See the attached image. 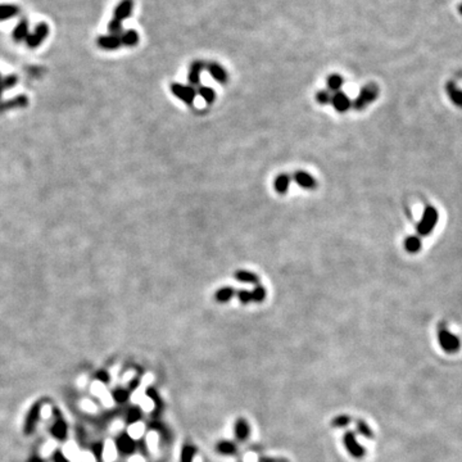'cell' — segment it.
Returning a JSON list of instances; mask_svg holds the SVG:
<instances>
[{
    "instance_id": "3",
    "label": "cell",
    "mask_w": 462,
    "mask_h": 462,
    "mask_svg": "<svg viewBox=\"0 0 462 462\" xmlns=\"http://www.w3.org/2000/svg\"><path fill=\"white\" fill-rule=\"evenodd\" d=\"M378 86L375 84H367L366 86H364V88L361 89L360 94H358V97L356 98V100L352 103V105H353L356 111H362V109H365L366 107L371 104L372 101L378 98Z\"/></svg>"
},
{
    "instance_id": "49",
    "label": "cell",
    "mask_w": 462,
    "mask_h": 462,
    "mask_svg": "<svg viewBox=\"0 0 462 462\" xmlns=\"http://www.w3.org/2000/svg\"><path fill=\"white\" fill-rule=\"evenodd\" d=\"M459 10H460V13L462 14V4H461V5H460V7H459Z\"/></svg>"
},
{
    "instance_id": "46",
    "label": "cell",
    "mask_w": 462,
    "mask_h": 462,
    "mask_svg": "<svg viewBox=\"0 0 462 462\" xmlns=\"http://www.w3.org/2000/svg\"><path fill=\"white\" fill-rule=\"evenodd\" d=\"M120 428H122V422H121V421L115 422V424H113V425L111 426L112 432H117V430H118V429H120Z\"/></svg>"
},
{
    "instance_id": "9",
    "label": "cell",
    "mask_w": 462,
    "mask_h": 462,
    "mask_svg": "<svg viewBox=\"0 0 462 462\" xmlns=\"http://www.w3.org/2000/svg\"><path fill=\"white\" fill-rule=\"evenodd\" d=\"M132 9H134V0H121L113 10V18L121 22L127 20L132 14Z\"/></svg>"
},
{
    "instance_id": "22",
    "label": "cell",
    "mask_w": 462,
    "mask_h": 462,
    "mask_svg": "<svg viewBox=\"0 0 462 462\" xmlns=\"http://www.w3.org/2000/svg\"><path fill=\"white\" fill-rule=\"evenodd\" d=\"M235 294L236 292L234 290V288L222 287L219 288L216 293H215V299H216V302H219V303H227V302L233 299Z\"/></svg>"
},
{
    "instance_id": "35",
    "label": "cell",
    "mask_w": 462,
    "mask_h": 462,
    "mask_svg": "<svg viewBox=\"0 0 462 462\" xmlns=\"http://www.w3.org/2000/svg\"><path fill=\"white\" fill-rule=\"evenodd\" d=\"M331 98H333V94H331V91L329 90H321L316 94V100H317V103H320L321 105L331 104Z\"/></svg>"
},
{
    "instance_id": "19",
    "label": "cell",
    "mask_w": 462,
    "mask_h": 462,
    "mask_svg": "<svg viewBox=\"0 0 462 462\" xmlns=\"http://www.w3.org/2000/svg\"><path fill=\"white\" fill-rule=\"evenodd\" d=\"M27 103H28V99H27V97H24V95H21V97H17V98L12 99V100L3 101V103H0V113H3V112L8 111V109L26 107Z\"/></svg>"
},
{
    "instance_id": "30",
    "label": "cell",
    "mask_w": 462,
    "mask_h": 462,
    "mask_svg": "<svg viewBox=\"0 0 462 462\" xmlns=\"http://www.w3.org/2000/svg\"><path fill=\"white\" fill-rule=\"evenodd\" d=\"M196 94H199L203 98V100L208 103V104H212L213 101L216 100V93L209 86H200L199 90L196 91Z\"/></svg>"
},
{
    "instance_id": "7",
    "label": "cell",
    "mask_w": 462,
    "mask_h": 462,
    "mask_svg": "<svg viewBox=\"0 0 462 462\" xmlns=\"http://www.w3.org/2000/svg\"><path fill=\"white\" fill-rule=\"evenodd\" d=\"M91 393L97 397H99L103 403V406L105 407H113L115 406V399L111 395V393L108 391V389L105 388V385L101 383V381H94L93 384H91Z\"/></svg>"
},
{
    "instance_id": "48",
    "label": "cell",
    "mask_w": 462,
    "mask_h": 462,
    "mask_svg": "<svg viewBox=\"0 0 462 462\" xmlns=\"http://www.w3.org/2000/svg\"><path fill=\"white\" fill-rule=\"evenodd\" d=\"M3 91H4V89L1 88V86H0V99H1V95H3Z\"/></svg>"
},
{
    "instance_id": "13",
    "label": "cell",
    "mask_w": 462,
    "mask_h": 462,
    "mask_svg": "<svg viewBox=\"0 0 462 462\" xmlns=\"http://www.w3.org/2000/svg\"><path fill=\"white\" fill-rule=\"evenodd\" d=\"M293 180L295 181V184H297L298 186L302 188V189L312 190L317 186L314 176L310 175L308 172H304V171H297V172H294Z\"/></svg>"
},
{
    "instance_id": "20",
    "label": "cell",
    "mask_w": 462,
    "mask_h": 462,
    "mask_svg": "<svg viewBox=\"0 0 462 462\" xmlns=\"http://www.w3.org/2000/svg\"><path fill=\"white\" fill-rule=\"evenodd\" d=\"M120 39H121V45L127 48H132L139 44V39H140V37H139L138 31L130 28V30L123 31L121 36H120Z\"/></svg>"
},
{
    "instance_id": "39",
    "label": "cell",
    "mask_w": 462,
    "mask_h": 462,
    "mask_svg": "<svg viewBox=\"0 0 462 462\" xmlns=\"http://www.w3.org/2000/svg\"><path fill=\"white\" fill-rule=\"evenodd\" d=\"M81 407L82 410H85L86 412H93V413L97 412V406L93 403V401H89V399H84V401L81 402Z\"/></svg>"
},
{
    "instance_id": "43",
    "label": "cell",
    "mask_w": 462,
    "mask_h": 462,
    "mask_svg": "<svg viewBox=\"0 0 462 462\" xmlns=\"http://www.w3.org/2000/svg\"><path fill=\"white\" fill-rule=\"evenodd\" d=\"M258 462H289L285 459H276V457H261Z\"/></svg>"
},
{
    "instance_id": "33",
    "label": "cell",
    "mask_w": 462,
    "mask_h": 462,
    "mask_svg": "<svg viewBox=\"0 0 462 462\" xmlns=\"http://www.w3.org/2000/svg\"><path fill=\"white\" fill-rule=\"evenodd\" d=\"M145 426L143 425L142 422H134L132 425H130L128 428L127 433L128 437L131 439H140L143 435V432H144Z\"/></svg>"
},
{
    "instance_id": "50",
    "label": "cell",
    "mask_w": 462,
    "mask_h": 462,
    "mask_svg": "<svg viewBox=\"0 0 462 462\" xmlns=\"http://www.w3.org/2000/svg\"><path fill=\"white\" fill-rule=\"evenodd\" d=\"M71 462H81V460H74V461H71Z\"/></svg>"
},
{
    "instance_id": "14",
    "label": "cell",
    "mask_w": 462,
    "mask_h": 462,
    "mask_svg": "<svg viewBox=\"0 0 462 462\" xmlns=\"http://www.w3.org/2000/svg\"><path fill=\"white\" fill-rule=\"evenodd\" d=\"M206 64L204 62L202 61H195L193 62L192 66H190L189 70V74H188V78H189L190 86H199L200 85V74H202L203 70H206Z\"/></svg>"
},
{
    "instance_id": "24",
    "label": "cell",
    "mask_w": 462,
    "mask_h": 462,
    "mask_svg": "<svg viewBox=\"0 0 462 462\" xmlns=\"http://www.w3.org/2000/svg\"><path fill=\"white\" fill-rule=\"evenodd\" d=\"M421 239H420V236L418 235H413V236H408L407 239L405 240V249L407 250L408 253L415 254L417 252L421 250Z\"/></svg>"
},
{
    "instance_id": "5",
    "label": "cell",
    "mask_w": 462,
    "mask_h": 462,
    "mask_svg": "<svg viewBox=\"0 0 462 462\" xmlns=\"http://www.w3.org/2000/svg\"><path fill=\"white\" fill-rule=\"evenodd\" d=\"M171 93L175 95L176 98L184 101L185 104L192 105L195 100L196 90L190 85H181V84H172L171 85Z\"/></svg>"
},
{
    "instance_id": "8",
    "label": "cell",
    "mask_w": 462,
    "mask_h": 462,
    "mask_svg": "<svg viewBox=\"0 0 462 462\" xmlns=\"http://www.w3.org/2000/svg\"><path fill=\"white\" fill-rule=\"evenodd\" d=\"M234 437L238 442L243 443L250 437V425L245 418L239 417L234 422Z\"/></svg>"
},
{
    "instance_id": "44",
    "label": "cell",
    "mask_w": 462,
    "mask_h": 462,
    "mask_svg": "<svg viewBox=\"0 0 462 462\" xmlns=\"http://www.w3.org/2000/svg\"><path fill=\"white\" fill-rule=\"evenodd\" d=\"M134 376H135V372H134V371L127 372V374H126L125 376H123V379H122V383H128V381L131 380V379L134 378Z\"/></svg>"
},
{
    "instance_id": "47",
    "label": "cell",
    "mask_w": 462,
    "mask_h": 462,
    "mask_svg": "<svg viewBox=\"0 0 462 462\" xmlns=\"http://www.w3.org/2000/svg\"><path fill=\"white\" fill-rule=\"evenodd\" d=\"M77 384L80 385V387H84V385L86 384V376H81V378L78 379Z\"/></svg>"
},
{
    "instance_id": "34",
    "label": "cell",
    "mask_w": 462,
    "mask_h": 462,
    "mask_svg": "<svg viewBox=\"0 0 462 462\" xmlns=\"http://www.w3.org/2000/svg\"><path fill=\"white\" fill-rule=\"evenodd\" d=\"M108 31H109V35L121 36V34L123 32L121 21H117V20H115V18H112L108 24Z\"/></svg>"
},
{
    "instance_id": "10",
    "label": "cell",
    "mask_w": 462,
    "mask_h": 462,
    "mask_svg": "<svg viewBox=\"0 0 462 462\" xmlns=\"http://www.w3.org/2000/svg\"><path fill=\"white\" fill-rule=\"evenodd\" d=\"M331 105H333L335 111L339 112V113H344V112H347L348 109L352 107V101H351V99L348 98L347 94L340 90L333 94V98H331Z\"/></svg>"
},
{
    "instance_id": "28",
    "label": "cell",
    "mask_w": 462,
    "mask_h": 462,
    "mask_svg": "<svg viewBox=\"0 0 462 462\" xmlns=\"http://www.w3.org/2000/svg\"><path fill=\"white\" fill-rule=\"evenodd\" d=\"M356 432L366 439L374 438V432H372L371 426L368 425L365 420H356Z\"/></svg>"
},
{
    "instance_id": "29",
    "label": "cell",
    "mask_w": 462,
    "mask_h": 462,
    "mask_svg": "<svg viewBox=\"0 0 462 462\" xmlns=\"http://www.w3.org/2000/svg\"><path fill=\"white\" fill-rule=\"evenodd\" d=\"M326 84H327V89H329V91H334V93H337V91H340L341 86L344 85V80H343V77L339 76V74H331V76L327 77Z\"/></svg>"
},
{
    "instance_id": "17",
    "label": "cell",
    "mask_w": 462,
    "mask_h": 462,
    "mask_svg": "<svg viewBox=\"0 0 462 462\" xmlns=\"http://www.w3.org/2000/svg\"><path fill=\"white\" fill-rule=\"evenodd\" d=\"M445 90H447V95H448V98L451 99L453 104L456 107H459V108H462V90L460 88L456 86L455 82L449 81L445 86Z\"/></svg>"
},
{
    "instance_id": "32",
    "label": "cell",
    "mask_w": 462,
    "mask_h": 462,
    "mask_svg": "<svg viewBox=\"0 0 462 462\" xmlns=\"http://www.w3.org/2000/svg\"><path fill=\"white\" fill-rule=\"evenodd\" d=\"M352 422V417L349 415H339L331 420V426L337 429H341L348 426Z\"/></svg>"
},
{
    "instance_id": "42",
    "label": "cell",
    "mask_w": 462,
    "mask_h": 462,
    "mask_svg": "<svg viewBox=\"0 0 462 462\" xmlns=\"http://www.w3.org/2000/svg\"><path fill=\"white\" fill-rule=\"evenodd\" d=\"M40 416L43 418H45V420L50 417V416H51V406H49V405L43 406V407H41V411H40Z\"/></svg>"
},
{
    "instance_id": "4",
    "label": "cell",
    "mask_w": 462,
    "mask_h": 462,
    "mask_svg": "<svg viewBox=\"0 0 462 462\" xmlns=\"http://www.w3.org/2000/svg\"><path fill=\"white\" fill-rule=\"evenodd\" d=\"M343 444H344L345 449H347L348 455L353 457L356 460H361L366 456V449L364 445L357 440L356 433L352 430H348L343 435Z\"/></svg>"
},
{
    "instance_id": "36",
    "label": "cell",
    "mask_w": 462,
    "mask_h": 462,
    "mask_svg": "<svg viewBox=\"0 0 462 462\" xmlns=\"http://www.w3.org/2000/svg\"><path fill=\"white\" fill-rule=\"evenodd\" d=\"M55 448H57V442L50 439V440H48L44 445H43V448H41V456L43 457H49L51 453L54 452Z\"/></svg>"
},
{
    "instance_id": "25",
    "label": "cell",
    "mask_w": 462,
    "mask_h": 462,
    "mask_svg": "<svg viewBox=\"0 0 462 462\" xmlns=\"http://www.w3.org/2000/svg\"><path fill=\"white\" fill-rule=\"evenodd\" d=\"M234 276H235L236 280L244 284H254V285H257V284L260 283V277L257 276L256 273L249 272V271H236Z\"/></svg>"
},
{
    "instance_id": "1",
    "label": "cell",
    "mask_w": 462,
    "mask_h": 462,
    "mask_svg": "<svg viewBox=\"0 0 462 462\" xmlns=\"http://www.w3.org/2000/svg\"><path fill=\"white\" fill-rule=\"evenodd\" d=\"M439 213L437 208L433 206H428L424 209L421 219L417 223V234L418 236H428L434 231L437 223H438Z\"/></svg>"
},
{
    "instance_id": "23",
    "label": "cell",
    "mask_w": 462,
    "mask_h": 462,
    "mask_svg": "<svg viewBox=\"0 0 462 462\" xmlns=\"http://www.w3.org/2000/svg\"><path fill=\"white\" fill-rule=\"evenodd\" d=\"M20 13V8L14 4H0V22L16 17Z\"/></svg>"
},
{
    "instance_id": "27",
    "label": "cell",
    "mask_w": 462,
    "mask_h": 462,
    "mask_svg": "<svg viewBox=\"0 0 462 462\" xmlns=\"http://www.w3.org/2000/svg\"><path fill=\"white\" fill-rule=\"evenodd\" d=\"M196 455V447L193 444H184L180 453V462H193Z\"/></svg>"
},
{
    "instance_id": "6",
    "label": "cell",
    "mask_w": 462,
    "mask_h": 462,
    "mask_svg": "<svg viewBox=\"0 0 462 462\" xmlns=\"http://www.w3.org/2000/svg\"><path fill=\"white\" fill-rule=\"evenodd\" d=\"M48 35H49V26H48L45 22H41V24H37L35 30L32 31L31 34H28L27 39H26L24 43H26V45H27L28 48L35 49V48L40 47V45L44 43Z\"/></svg>"
},
{
    "instance_id": "15",
    "label": "cell",
    "mask_w": 462,
    "mask_h": 462,
    "mask_svg": "<svg viewBox=\"0 0 462 462\" xmlns=\"http://www.w3.org/2000/svg\"><path fill=\"white\" fill-rule=\"evenodd\" d=\"M216 452L221 456H235L239 451L238 444L234 440H229V439H221L215 445Z\"/></svg>"
},
{
    "instance_id": "12",
    "label": "cell",
    "mask_w": 462,
    "mask_h": 462,
    "mask_svg": "<svg viewBox=\"0 0 462 462\" xmlns=\"http://www.w3.org/2000/svg\"><path fill=\"white\" fill-rule=\"evenodd\" d=\"M206 68L208 73L216 80L219 84H226L229 80V74H227L226 70L221 66V64L216 63V62H211V63L206 64Z\"/></svg>"
},
{
    "instance_id": "31",
    "label": "cell",
    "mask_w": 462,
    "mask_h": 462,
    "mask_svg": "<svg viewBox=\"0 0 462 462\" xmlns=\"http://www.w3.org/2000/svg\"><path fill=\"white\" fill-rule=\"evenodd\" d=\"M252 294V302H256V303H262L263 300L266 299V289L260 285V284H257L254 289L250 292Z\"/></svg>"
},
{
    "instance_id": "45",
    "label": "cell",
    "mask_w": 462,
    "mask_h": 462,
    "mask_svg": "<svg viewBox=\"0 0 462 462\" xmlns=\"http://www.w3.org/2000/svg\"><path fill=\"white\" fill-rule=\"evenodd\" d=\"M128 462H144V459L142 456H132L131 459L128 460Z\"/></svg>"
},
{
    "instance_id": "40",
    "label": "cell",
    "mask_w": 462,
    "mask_h": 462,
    "mask_svg": "<svg viewBox=\"0 0 462 462\" xmlns=\"http://www.w3.org/2000/svg\"><path fill=\"white\" fill-rule=\"evenodd\" d=\"M143 401H144V402H142L140 407H142V410H144V411H149V410H152V408L155 406L154 402L149 398L148 395H146V397H145V399H143Z\"/></svg>"
},
{
    "instance_id": "11",
    "label": "cell",
    "mask_w": 462,
    "mask_h": 462,
    "mask_svg": "<svg viewBox=\"0 0 462 462\" xmlns=\"http://www.w3.org/2000/svg\"><path fill=\"white\" fill-rule=\"evenodd\" d=\"M97 44L100 49L103 50H117L118 48H121V39L120 36H115V35H103V36H99L98 40H97Z\"/></svg>"
},
{
    "instance_id": "18",
    "label": "cell",
    "mask_w": 462,
    "mask_h": 462,
    "mask_svg": "<svg viewBox=\"0 0 462 462\" xmlns=\"http://www.w3.org/2000/svg\"><path fill=\"white\" fill-rule=\"evenodd\" d=\"M290 182H292V179H290L289 175L280 173L279 176H276V179L273 180V189H275V192L283 195L289 190Z\"/></svg>"
},
{
    "instance_id": "51",
    "label": "cell",
    "mask_w": 462,
    "mask_h": 462,
    "mask_svg": "<svg viewBox=\"0 0 462 462\" xmlns=\"http://www.w3.org/2000/svg\"><path fill=\"white\" fill-rule=\"evenodd\" d=\"M0 80H1V76H0Z\"/></svg>"
},
{
    "instance_id": "38",
    "label": "cell",
    "mask_w": 462,
    "mask_h": 462,
    "mask_svg": "<svg viewBox=\"0 0 462 462\" xmlns=\"http://www.w3.org/2000/svg\"><path fill=\"white\" fill-rule=\"evenodd\" d=\"M236 297H238V299H239V302L242 304H248L252 302V294H250L249 290H238V292H236Z\"/></svg>"
},
{
    "instance_id": "16",
    "label": "cell",
    "mask_w": 462,
    "mask_h": 462,
    "mask_svg": "<svg viewBox=\"0 0 462 462\" xmlns=\"http://www.w3.org/2000/svg\"><path fill=\"white\" fill-rule=\"evenodd\" d=\"M28 34H30V28H28V21L26 18H22L17 24V26L14 27L13 32H12V37L16 43H22L26 41Z\"/></svg>"
},
{
    "instance_id": "21",
    "label": "cell",
    "mask_w": 462,
    "mask_h": 462,
    "mask_svg": "<svg viewBox=\"0 0 462 462\" xmlns=\"http://www.w3.org/2000/svg\"><path fill=\"white\" fill-rule=\"evenodd\" d=\"M63 455L70 461L81 460V451L78 449L77 444L74 442H67L63 445Z\"/></svg>"
},
{
    "instance_id": "37",
    "label": "cell",
    "mask_w": 462,
    "mask_h": 462,
    "mask_svg": "<svg viewBox=\"0 0 462 462\" xmlns=\"http://www.w3.org/2000/svg\"><path fill=\"white\" fill-rule=\"evenodd\" d=\"M18 78L17 76H14V74H10V76H7V77H4L0 80V86L5 90V89H10L13 88L14 85L17 84Z\"/></svg>"
},
{
    "instance_id": "41",
    "label": "cell",
    "mask_w": 462,
    "mask_h": 462,
    "mask_svg": "<svg viewBox=\"0 0 462 462\" xmlns=\"http://www.w3.org/2000/svg\"><path fill=\"white\" fill-rule=\"evenodd\" d=\"M81 462H97L94 455L89 451H82L81 452Z\"/></svg>"
},
{
    "instance_id": "26",
    "label": "cell",
    "mask_w": 462,
    "mask_h": 462,
    "mask_svg": "<svg viewBox=\"0 0 462 462\" xmlns=\"http://www.w3.org/2000/svg\"><path fill=\"white\" fill-rule=\"evenodd\" d=\"M117 457V448L113 440L107 439L104 444V449H103V459L105 462H113Z\"/></svg>"
},
{
    "instance_id": "2",
    "label": "cell",
    "mask_w": 462,
    "mask_h": 462,
    "mask_svg": "<svg viewBox=\"0 0 462 462\" xmlns=\"http://www.w3.org/2000/svg\"><path fill=\"white\" fill-rule=\"evenodd\" d=\"M437 337H438L439 345H440V348L445 353H456V352H459L460 347H461V341H460L457 335H455L452 331H449L447 329L445 325H439Z\"/></svg>"
}]
</instances>
